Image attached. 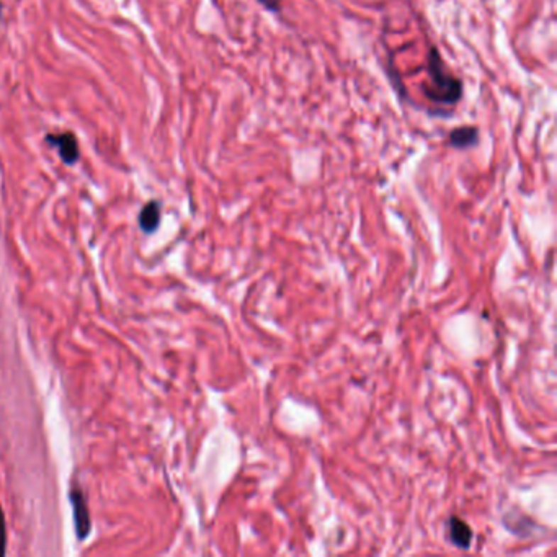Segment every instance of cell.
Masks as SVG:
<instances>
[{
	"label": "cell",
	"instance_id": "obj_1",
	"mask_svg": "<svg viewBox=\"0 0 557 557\" xmlns=\"http://www.w3.org/2000/svg\"><path fill=\"white\" fill-rule=\"evenodd\" d=\"M426 74L430 84L425 87V95L440 105H456L463 99V82L448 70L440 51L435 46L430 48L426 59Z\"/></svg>",
	"mask_w": 557,
	"mask_h": 557
},
{
	"label": "cell",
	"instance_id": "obj_2",
	"mask_svg": "<svg viewBox=\"0 0 557 557\" xmlns=\"http://www.w3.org/2000/svg\"><path fill=\"white\" fill-rule=\"evenodd\" d=\"M45 143L51 149L57 150L59 159L66 165H75L80 159V148L77 136L72 131L50 133L45 136Z\"/></svg>",
	"mask_w": 557,
	"mask_h": 557
},
{
	"label": "cell",
	"instance_id": "obj_3",
	"mask_svg": "<svg viewBox=\"0 0 557 557\" xmlns=\"http://www.w3.org/2000/svg\"><path fill=\"white\" fill-rule=\"evenodd\" d=\"M69 500L72 504V515H74V526L79 539H85L90 534L92 520L87 502L80 489H72L69 494Z\"/></svg>",
	"mask_w": 557,
	"mask_h": 557
},
{
	"label": "cell",
	"instance_id": "obj_4",
	"mask_svg": "<svg viewBox=\"0 0 557 557\" xmlns=\"http://www.w3.org/2000/svg\"><path fill=\"white\" fill-rule=\"evenodd\" d=\"M138 223L145 234L155 232L160 224V203L155 202V199H150L149 203H145L138 216Z\"/></svg>",
	"mask_w": 557,
	"mask_h": 557
},
{
	"label": "cell",
	"instance_id": "obj_5",
	"mask_svg": "<svg viewBox=\"0 0 557 557\" xmlns=\"http://www.w3.org/2000/svg\"><path fill=\"white\" fill-rule=\"evenodd\" d=\"M450 145L454 149H469L479 143V129L475 126H459L450 133Z\"/></svg>",
	"mask_w": 557,
	"mask_h": 557
},
{
	"label": "cell",
	"instance_id": "obj_6",
	"mask_svg": "<svg viewBox=\"0 0 557 557\" xmlns=\"http://www.w3.org/2000/svg\"><path fill=\"white\" fill-rule=\"evenodd\" d=\"M450 536L453 543L459 546V548H468L473 539V531L466 523L458 520V518H451L450 520Z\"/></svg>",
	"mask_w": 557,
	"mask_h": 557
},
{
	"label": "cell",
	"instance_id": "obj_7",
	"mask_svg": "<svg viewBox=\"0 0 557 557\" xmlns=\"http://www.w3.org/2000/svg\"><path fill=\"white\" fill-rule=\"evenodd\" d=\"M5 548H7V524H5V515L0 507V557L5 556Z\"/></svg>",
	"mask_w": 557,
	"mask_h": 557
},
{
	"label": "cell",
	"instance_id": "obj_8",
	"mask_svg": "<svg viewBox=\"0 0 557 557\" xmlns=\"http://www.w3.org/2000/svg\"><path fill=\"white\" fill-rule=\"evenodd\" d=\"M257 2L268 12H280L281 10V0H257Z\"/></svg>",
	"mask_w": 557,
	"mask_h": 557
}]
</instances>
